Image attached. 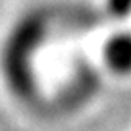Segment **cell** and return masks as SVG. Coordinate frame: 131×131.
Segmentation results:
<instances>
[{
  "label": "cell",
  "mask_w": 131,
  "mask_h": 131,
  "mask_svg": "<svg viewBox=\"0 0 131 131\" xmlns=\"http://www.w3.org/2000/svg\"><path fill=\"white\" fill-rule=\"evenodd\" d=\"M106 8L115 18H126L131 15V0H106Z\"/></svg>",
  "instance_id": "obj_2"
},
{
  "label": "cell",
  "mask_w": 131,
  "mask_h": 131,
  "mask_svg": "<svg viewBox=\"0 0 131 131\" xmlns=\"http://www.w3.org/2000/svg\"><path fill=\"white\" fill-rule=\"evenodd\" d=\"M105 62L116 74L131 72V33H116L105 44Z\"/></svg>",
  "instance_id": "obj_1"
}]
</instances>
